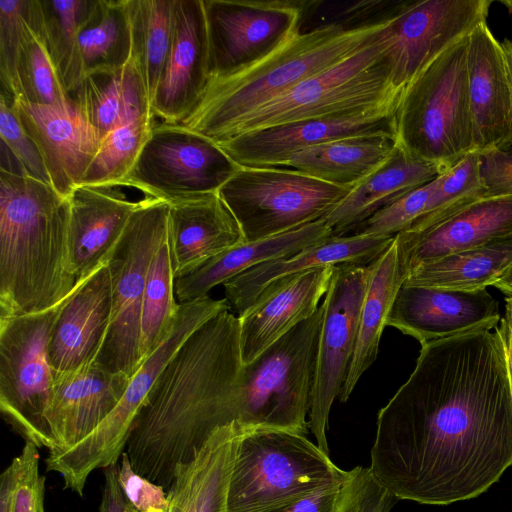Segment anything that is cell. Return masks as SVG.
<instances>
[{
	"label": "cell",
	"instance_id": "obj_1",
	"mask_svg": "<svg viewBox=\"0 0 512 512\" xmlns=\"http://www.w3.org/2000/svg\"><path fill=\"white\" fill-rule=\"evenodd\" d=\"M512 466V390L499 327L422 345L380 409L369 469L398 500L476 498Z\"/></svg>",
	"mask_w": 512,
	"mask_h": 512
},
{
	"label": "cell",
	"instance_id": "obj_2",
	"mask_svg": "<svg viewBox=\"0 0 512 512\" xmlns=\"http://www.w3.org/2000/svg\"><path fill=\"white\" fill-rule=\"evenodd\" d=\"M242 364L239 318L229 309L186 339L133 424L125 451L138 474L167 492L180 463L215 429L237 423Z\"/></svg>",
	"mask_w": 512,
	"mask_h": 512
},
{
	"label": "cell",
	"instance_id": "obj_3",
	"mask_svg": "<svg viewBox=\"0 0 512 512\" xmlns=\"http://www.w3.org/2000/svg\"><path fill=\"white\" fill-rule=\"evenodd\" d=\"M70 205L50 184L0 170V317L50 309L78 285Z\"/></svg>",
	"mask_w": 512,
	"mask_h": 512
},
{
	"label": "cell",
	"instance_id": "obj_4",
	"mask_svg": "<svg viewBox=\"0 0 512 512\" xmlns=\"http://www.w3.org/2000/svg\"><path fill=\"white\" fill-rule=\"evenodd\" d=\"M394 13L357 27L328 24L301 31L248 70L225 78L211 77L200 101L180 125L217 144L227 140L253 111L382 36Z\"/></svg>",
	"mask_w": 512,
	"mask_h": 512
},
{
	"label": "cell",
	"instance_id": "obj_5",
	"mask_svg": "<svg viewBox=\"0 0 512 512\" xmlns=\"http://www.w3.org/2000/svg\"><path fill=\"white\" fill-rule=\"evenodd\" d=\"M349 475L306 434L282 429L244 431L238 441L227 512H274L322 488L342 485Z\"/></svg>",
	"mask_w": 512,
	"mask_h": 512
},
{
	"label": "cell",
	"instance_id": "obj_6",
	"mask_svg": "<svg viewBox=\"0 0 512 512\" xmlns=\"http://www.w3.org/2000/svg\"><path fill=\"white\" fill-rule=\"evenodd\" d=\"M467 37L418 74L402 92L395 111L396 143L411 155L445 170L475 151Z\"/></svg>",
	"mask_w": 512,
	"mask_h": 512
},
{
	"label": "cell",
	"instance_id": "obj_7",
	"mask_svg": "<svg viewBox=\"0 0 512 512\" xmlns=\"http://www.w3.org/2000/svg\"><path fill=\"white\" fill-rule=\"evenodd\" d=\"M323 304L309 319L242 364L238 425L307 434Z\"/></svg>",
	"mask_w": 512,
	"mask_h": 512
},
{
	"label": "cell",
	"instance_id": "obj_8",
	"mask_svg": "<svg viewBox=\"0 0 512 512\" xmlns=\"http://www.w3.org/2000/svg\"><path fill=\"white\" fill-rule=\"evenodd\" d=\"M226 309H229L226 300L208 295L179 303L169 334L142 362L112 413L74 446L49 451L46 469L60 474L65 488L82 496L88 477L95 469H105L119 462L149 392L180 346L197 328Z\"/></svg>",
	"mask_w": 512,
	"mask_h": 512
},
{
	"label": "cell",
	"instance_id": "obj_9",
	"mask_svg": "<svg viewBox=\"0 0 512 512\" xmlns=\"http://www.w3.org/2000/svg\"><path fill=\"white\" fill-rule=\"evenodd\" d=\"M390 25L382 36L346 60L253 111L237 124L228 139L304 119L379 106L397 107L402 92L393 86L385 58Z\"/></svg>",
	"mask_w": 512,
	"mask_h": 512
},
{
	"label": "cell",
	"instance_id": "obj_10",
	"mask_svg": "<svg viewBox=\"0 0 512 512\" xmlns=\"http://www.w3.org/2000/svg\"><path fill=\"white\" fill-rule=\"evenodd\" d=\"M169 202L149 198L131 216L107 264L112 288L110 327L95 363L132 378L143 362L141 312L147 273L168 238Z\"/></svg>",
	"mask_w": 512,
	"mask_h": 512
},
{
	"label": "cell",
	"instance_id": "obj_11",
	"mask_svg": "<svg viewBox=\"0 0 512 512\" xmlns=\"http://www.w3.org/2000/svg\"><path fill=\"white\" fill-rule=\"evenodd\" d=\"M65 299L39 313L0 317V410L25 442L49 451L56 443L47 421L55 387L48 343Z\"/></svg>",
	"mask_w": 512,
	"mask_h": 512
},
{
	"label": "cell",
	"instance_id": "obj_12",
	"mask_svg": "<svg viewBox=\"0 0 512 512\" xmlns=\"http://www.w3.org/2000/svg\"><path fill=\"white\" fill-rule=\"evenodd\" d=\"M352 189L288 168L241 167L218 193L255 241L324 219Z\"/></svg>",
	"mask_w": 512,
	"mask_h": 512
},
{
	"label": "cell",
	"instance_id": "obj_13",
	"mask_svg": "<svg viewBox=\"0 0 512 512\" xmlns=\"http://www.w3.org/2000/svg\"><path fill=\"white\" fill-rule=\"evenodd\" d=\"M241 168L210 139L180 124L154 125L120 183L175 202L218 190Z\"/></svg>",
	"mask_w": 512,
	"mask_h": 512
},
{
	"label": "cell",
	"instance_id": "obj_14",
	"mask_svg": "<svg viewBox=\"0 0 512 512\" xmlns=\"http://www.w3.org/2000/svg\"><path fill=\"white\" fill-rule=\"evenodd\" d=\"M211 77L237 75L302 30L311 1L203 0Z\"/></svg>",
	"mask_w": 512,
	"mask_h": 512
},
{
	"label": "cell",
	"instance_id": "obj_15",
	"mask_svg": "<svg viewBox=\"0 0 512 512\" xmlns=\"http://www.w3.org/2000/svg\"><path fill=\"white\" fill-rule=\"evenodd\" d=\"M370 272L371 263L335 266L322 302L324 311L308 425L316 444L327 454L329 414L334 400L339 397L355 350L360 308Z\"/></svg>",
	"mask_w": 512,
	"mask_h": 512
},
{
	"label": "cell",
	"instance_id": "obj_16",
	"mask_svg": "<svg viewBox=\"0 0 512 512\" xmlns=\"http://www.w3.org/2000/svg\"><path fill=\"white\" fill-rule=\"evenodd\" d=\"M491 0L401 1L385 52L390 79L401 92L431 62L487 21Z\"/></svg>",
	"mask_w": 512,
	"mask_h": 512
},
{
	"label": "cell",
	"instance_id": "obj_17",
	"mask_svg": "<svg viewBox=\"0 0 512 512\" xmlns=\"http://www.w3.org/2000/svg\"><path fill=\"white\" fill-rule=\"evenodd\" d=\"M395 106H379L271 126L218 143L239 166L281 167L294 154L325 142L358 135L395 137Z\"/></svg>",
	"mask_w": 512,
	"mask_h": 512
},
{
	"label": "cell",
	"instance_id": "obj_18",
	"mask_svg": "<svg viewBox=\"0 0 512 512\" xmlns=\"http://www.w3.org/2000/svg\"><path fill=\"white\" fill-rule=\"evenodd\" d=\"M500 321L498 302L485 289L459 290L403 284L387 319V326L422 345L478 328L495 329Z\"/></svg>",
	"mask_w": 512,
	"mask_h": 512
},
{
	"label": "cell",
	"instance_id": "obj_19",
	"mask_svg": "<svg viewBox=\"0 0 512 512\" xmlns=\"http://www.w3.org/2000/svg\"><path fill=\"white\" fill-rule=\"evenodd\" d=\"M210 78L203 0H176L171 49L151 102L154 118L180 124L200 101Z\"/></svg>",
	"mask_w": 512,
	"mask_h": 512
},
{
	"label": "cell",
	"instance_id": "obj_20",
	"mask_svg": "<svg viewBox=\"0 0 512 512\" xmlns=\"http://www.w3.org/2000/svg\"><path fill=\"white\" fill-rule=\"evenodd\" d=\"M467 78L475 151L509 149L512 81L502 43L487 21L468 35Z\"/></svg>",
	"mask_w": 512,
	"mask_h": 512
},
{
	"label": "cell",
	"instance_id": "obj_21",
	"mask_svg": "<svg viewBox=\"0 0 512 512\" xmlns=\"http://www.w3.org/2000/svg\"><path fill=\"white\" fill-rule=\"evenodd\" d=\"M124 188L78 185L68 197L70 265L77 284L108 262L133 213L151 198L131 200Z\"/></svg>",
	"mask_w": 512,
	"mask_h": 512
},
{
	"label": "cell",
	"instance_id": "obj_22",
	"mask_svg": "<svg viewBox=\"0 0 512 512\" xmlns=\"http://www.w3.org/2000/svg\"><path fill=\"white\" fill-rule=\"evenodd\" d=\"M335 266L309 269L268 284L240 316L243 364L255 359L294 327L313 316L325 296Z\"/></svg>",
	"mask_w": 512,
	"mask_h": 512
},
{
	"label": "cell",
	"instance_id": "obj_23",
	"mask_svg": "<svg viewBox=\"0 0 512 512\" xmlns=\"http://www.w3.org/2000/svg\"><path fill=\"white\" fill-rule=\"evenodd\" d=\"M112 313L108 264L79 283L63 302L48 343L54 378L96 361L107 336Z\"/></svg>",
	"mask_w": 512,
	"mask_h": 512
},
{
	"label": "cell",
	"instance_id": "obj_24",
	"mask_svg": "<svg viewBox=\"0 0 512 512\" xmlns=\"http://www.w3.org/2000/svg\"><path fill=\"white\" fill-rule=\"evenodd\" d=\"M11 103L22 127L39 149L52 187L68 198L80 185L101 137L73 103L65 110L12 99Z\"/></svg>",
	"mask_w": 512,
	"mask_h": 512
},
{
	"label": "cell",
	"instance_id": "obj_25",
	"mask_svg": "<svg viewBox=\"0 0 512 512\" xmlns=\"http://www.w3.org/2000/svg\"><path fill=\"white\" fill-rule=\"evenodd\" d=\"M512 233V194L481 198L421 231L395 235L405 279L417 267Z\"/></svg>",
	"mask_w": 512,
	"mask_h": 512
},
{
	"label": "cell",
	"instance_id": "obj_26",
	"mask_svg": "<svg viewBox=\"0 0 512 512\" xmlns=\"http://www.w3.org/2000/svg\"><path fill=\"white\" fill-rule=\"evenodd\" d=\"M131 378L97 363L55 378L47 412L56 446L63 450L91 434L116 408Z\"/></svg>",
	"mask_w": 512,
	"mask_h": 512
},
{
	"label": "cell",
	"instance_id": "obj_27",
	"mask_svg": "<svg viewBox=\"0 0 512 512\" xmlns=\"http://www.w3.org/2000/svg\"><path fill=\"white\" fill-rule=\"evenodd\" d=\"M395 236L348 234L331 236L286 257L256 265L224 283L226 301L243 314L271 282L309 269L341 264H369Z\"/></svg>",
	"mask_w": 512,
	"mask_h": 512
},
{
	"label": "cell",
	"instance_id": "obj_28",
	"mask_svg": "<svg viewBox=\"0 0 512 512\" xmlns=\"http://www.w3.org/2000/svg\"><path fill=\"white\" fill-rule=\"evenodd\" d=\"M244 241L218 192L169 203L168 244L174 278Z\"/></svg>",
	"mask_w": 512,
	"mask_h": 512
},
{
	"label": "cell",
	"instance_id": "obj_29",
	"mask_svg": "<svg viewBox=\"0 0 512 512\" xmlns=\"http://www.w3.org/2000/svg\"><path fill=\"white\" fill-rule=\"evenodd\" d=\"M237 423L215 429L192 457L174 471L166 512H227L238 441Z\"/></svg>",
	"mask_w": 512,
	"mask_h": 512
},
{
	"label": "cell",
	"instance_id": "obj_30",
	"mask_svg": "<svg viewBox=\"0 0 512 512\" xmlns=\"http://www.w3.org/2000/svg\"><path fill=\"white\" fill-rule=\"evenodd\" d=\"M331 236V228L321 219L275 236L244 241L175 277L176 299L184 303L207 296L215 286L256 265L289 256Z\"/></svg>",
	"mask_w": 512,
	"mask_h": 512
},
{
	"label": "cell",
	"instance_id": "obj_31",
	"mask_svg": "<svg viewBox=\"0 0 512 512\" xmlns=\"http://www.w3.org/2000/svg\"><path fill=\"white\" fill-rule=\"evenodd\" d=\"M440 165L417 158L400 145L371 175L355 186L324 220L332 236H345L379 210L441 175Z\"/></svg>",
	"mask_w": 512,
	"mask_h": 512
},
{
	"label": "cell",
	"instance_id": "obj_32",
	"mask_svg": "<svg viewBox=\"0 0 512 512\" xmlns=\"http://www.w3.org/2000/svg\"><path fill=\"white\" fill-rule=\"evenodd\" d=\"M69 96L101 139L130 121L153 116L142 76L131 59L119 69L85 75Z\"/></svg>",
	"mask_w": 512,
	"mask_h": 512
},
{
	"label": "cell",
	"instance_id": "obj_33",
	"mask_svg": "<svg viewBox=\"0 0 512 512\" xmlns=\"http://www.w3.org/2000/svg\"><path fill=\"white\" fill-rule=\"evenodd\" d=\"M404 281L394 238L391 245L371 262V272L360 308L356 346L338 397L340 402L349 399L360 377L376 360L382 332Z\"/></svg>",
	"mask_w": 512,
	"mask_h": 512
},
{
	"label": "cell",
	"instance_id": "obj_34",
	"mask_svg": "<svg viewBox=\"0 0 512 512\" xmlns=\"http://www.w3.org/2000/svg\"><path fill=\"white\" fill-rule=\"evenodd\" d=\"M395 146V137L387 134L351 136L304 149L278 168L354 188L389 158Z\"/></svg>",
	"mask_w": 512,
	"mask_h": 512
},
{
	"label": "cell",
	"instance_id": "obj_35",
	"mask_svg": "<svg viewBox=\"0 0 512 512\" xmlns=\"http://www.w3.org/2000/svg\"><path fill=\"white\" fill-rule=\"evenodd\" d=\"M512 266V233L423 264L403 284L459 290L485 289Z\"/></svg>",
	"mask_w": 512,
	"mask_h": 512
},
{
	"label": "cell",
	"instance_id": "obj_36",
	"mask_svg": "<svg viewBox=\"0 0 512 512\" xmlns=\"http://www.w3.org/2000/svg\"><path fill=\"white\" fill-rule=\"evenodd\" d=\"M126 1L130 59L142 76L151 103L171 49L176 0Z\"/></svg>",
	"mask_w": 512,
	"mask_h": 512
},
{
	"label": "cell",
	"instance_id": "obj_37",
	"mask_svg": "<svg viewBox=\"0 0 512 512\" xmlns=\"http://www.w3.org/2000/svg\"><path fill=\"white\" fill-rule=\"evenodd\" d=\"M84 76L115 70L131 58V28L126 0H95L78 35Z\"/></svg>",
	"mask_w": 512,
	"mask_h": 512
},
{
	"label": "cell",
	"instance_id": "obj_38",
	"mask_svg": "<svg viewBox=\"0 0 512 512\" xmlns=\"http://www.w3.org/2000/svg\"><path fill=\"white\" fill-rule=\"evenodd\" d=\"M2 92L12 100L33 105L60 110L72 105L46 49L43 15L25 34L15 56L10 80L2 87Z\"/></svg>",
	"mask_w": 512,
	"mask_h": 512
},
{
	"label": "cell",
	"instance_id": "obj_39",
	"mask_svg": "<svg viewBox=\"0 0 512 512\" xmlns=\"http://www.w3.org/2000/svg\"><path fill=\"white\" fill-rule=\"evenodd\" d=\"M39 1L46 49L64 89L70 95L84 78L78 35L95 0Z\"/></svg>",
	"mask_w": 512,
	"mask_h": 512
},
{
	"label": "cell",
	"instance_id": "obj_40",
	"mask_svg": "<svg viewBox=\"0 0 512 512\" xmlns=\"http://www.w3.org/2000/svg\"><path fill=\"white\" fill-rule=\"evenodd\" d=\"M176 302L168 238L150 263L141 312V354L143 361L164 341L173 327Z\"/></svg>",
	"mask_w": 512,
	"mask_h": 512
},
{
	"label": "cell",
	"instance_id": "obj_41",
	"mask_svg": "<svg viewBox=\"0 0 512 512\" xmlns=\"http://www.w3.org/2000/svg\"><path fill=\"white\" fill-rule=\"evenodd\" d=\"M153 120L154 116H143L106 134L80 185L116 184L124 180L154 126Z\"/></svg>",
	"mask_w": 512,
	"mask_h": 512
},
{
	"label": "cell",
	"instance_id": "obj_42",
	"mask_svg": "<svg viewBox=\"0 0 512 512\" xmlns=\"http://www.w3.org/2000/svg\"><path fill=\"white\" fill-rule=\"evenodd\" d=\"M481 198L483 186L479 175V151H472L439 175L438 185L424 213L404 231L432 227Z\"/></svg>",
	"mask_w": 512,
	"mask_h": 512
},
{
	"label": "cell",
	"instance_id": "obj_43",
	"mask_svg": "<svg viewBox=\"0 0 512 512\" xmlns=\"http://www.w3.org/2000/svg\"><path fill=\"white\" fill-rule=\"evenodd\" d=\"M39 0H0V77L2 87L10 80L18 48L41 18Z\"/></svg>",
	"mask_w": 512,
	"mask_h": 512
},
{
	"label": "cell",
	"instance_id": "obj_44",
	"mask_svg": "<svg viewBox=\"0 0 512 512\" xmlns=\"http://www.w3.org/2000/svg\"><path fill=\"white\" fill-rule=\"evenodd\" d=\"M439 176L376 212L351 232L362 235L395 236L406 230L425 211Z\"/></svg>",
	"mask_w": 512,
	"mask_h": 512
},
{
	"label": "cell",
	"instance_id": "obj_45",
	"mask_svg": "<svg viewBox=\"0 0 512 512\" xmlns=\"http://www.w3.org/2000/svg\"><path fill=\"white\" fill-rule=\"evenodd\" d=\"M38 447L25 442L21 453L13 458L12 512H45V477L39 472Z\"/></svg>",
	"mask_w": 512,
	"mask_h": 512
},
{
	"label": "cell",
	"instance_id": "obj_46",
	"mask_svg": "<svg viewBox=\"0 0 512 512\" xmlns=\"http://www.w3.org/2000/svg\"><path fill=\"white\" fill-rule=\"evenodd\" d=\"M0 136L1 143L20 162L28 177L51 185L39 149L22 127L12 107L11 98L2 91L0 95Z\"/></svg>",
	"mask_w": 512,
	"mask_h": 512
},
{
	"label": "cell",
	"instance_id": "obj_47",
	"mask_svg": "<svg viewBox=\"0 0 512 512\" xmlns=\"http://www.w3.org/2000/svg\"><path fill=\"white\" fill-rule=\"evenodd\" d=\"M117 478L126 500L137 512H166L167 492L162 486L138 474L126 451L119 459Z\"/></svg>",
	"mask_w": 512,
	"mask_h": 512
},
{
	"label": "cell",
	"instance_id": "obj_48",
	"mask_svg": "<svg viewBox=\"0 0 512 512\" xmlns=\"http://www.w3.org/2000/svg\"><path fill=\"white\" fill-rule=\"evenodd\" d=\"M483 198L512 194V149L479 151Z\"/></svg>",
	"mask_w": 512,
	"mask_h": 512
},
{
	"label": "cell",
	"instance_id": "obj_49",
	"mask_svg": "<svg viewBox=\"0 0 512 512\" xmlns=\"http://www.w3.org/2000/svg\"><path fill=\"white\" fill-rule=\"evenodd\" d=\"M343 485L322 488L274 512H337Z\"/></svg>",
	"mask_w": 512,
	"mask_h": 512
},
{
	"label": "cell",
	"instance_id": "obj_50",
	"mask_svg": "<svg viewBox=\"0 0 512 512\" xmlns=\"http://www.w3.org/2000/svg\"><path fill=\"white\" fill-rule=\"evenodd\" d=\"M118 463L104 469V488L99 512H137L126 500L117 478Z\"/></svg>",
	"mask_w": 512,
	"mask_h": 512
},
{
	"label": "cell",
	"instance_id": "obj_51",
	"mask_svg": "<svg viewBox=\"0 0 512 512\" xmlns=\"http://www.w3.org/2000/svg\"><path fill=\"white\" fill-rule=\"evenodd\" d=\"M0 512H12L13 473L10 465L1 474Z\"/></svg>",
	"mask_w": 512,
	"mask_h": 512
},
{
	"label": "cell",
	"instance_id": "obj_52",
	"mask_svg": "<svg viewBox=\"0 0 512 512\" xmlns=\"http://www.w3.org/2000/svg\"><path fill=\"white\" fill-rule=\"evenodd\" d=\"M499 329L512 357V296L506 297L505 315L500 321Z\"/></svg>",
	"mask_w": 512,
	"mask_h": 512
},
{
	"label": "cell",
	"instance_id": "obj_53",
	"mask_svg": "<svg viewBox=\"0 0 512 512\" xmlns=\"http://www.w3.org/2000/svg\"><path fill=\"white\" fill-rule=\"evenodd\" d=\"M506 296H512V266H510L493 284Z\"/></svg>",
	"mask_w": 512,
	"mask_h": 512
},
{
	"label": "cell",
	"instance_id": "obj_54",
	"mask_svg": "<svg viewBox=\"0 0 512 512\" xmlns=\"http://www.w3.org/2000/svg\"><path fill=\"white\" fill-rule=\"evenodd\" d=\"M502 46H503L504 51H505V55H506V59H507V63H508V68H509V73H510V77H511V81H512V41L505 40L502 43ZM509 149H512V140H511Z\"/></svg>",
	"mask_w": 512,
	"mask_h": 512
},
{
	"label": "cell",
	"instance_id": "obj_55",
	"mask_svg": "<svg viewBox=\"0 0 512 512\" xmlns=\"http://www.w3.org/2000/svg\"><path fill=\"white\" fill-rule=\"evenodd\" d=\"M502 336V334H501ZM502 339H503V336H502ZM503 343H504V349H505V353H506V358H507V364H508V370H509V377H510V383H511V390H512V357L507 349V346L505 344V341L503 339Z\"/></svg>",
	"mask_w": 512,
	"mask_h": 512
},
{
	"label": "cell",
	"instance_id": "obj_56",
	"mask_svg": "<svg viewBox=\"0 0 512 512\" xmlns=\"http://www.w3.org/2000/svg\"><path fill=\"white\" fill-rule=\"evenodd\" d=\"M500 3L507 8L509 13H512V0H500Z\"/></svg>",
	"mask_w": 512,
	"mask_h": 512
}]
</instances>
